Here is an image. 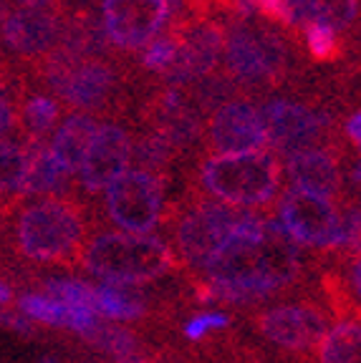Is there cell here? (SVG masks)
I'll use <instances>...</instances> for the list:
<instances>
[{
  "label": "cell",
  "mask_w": 361,
  "mask_h": 363,
  "mask_svg": "<svg viewBox=\"0 0 361 363\" xmlns=\"http://www.w3.org/2000/svg\"><path fill=\"white\" fill-rule=\"evenodd\" d=\"M298 250L281 222L240 215L208 260L212 301L245 303L273 293L296 275Z\"/></svg>",
  "instance_id": "6da1fadb"
},
{
  "label": "cell",
  "mask_w": 361,
  "mask_h": 363,
  "mask_svg": "<svg viewBox=\"0 0 361 363\" xmlns=\"http://www.w3.org/2000/svg\"><path fill=\"white\" fill-rule=\"evenodd\" d=\"M84 265L104 283L139 285L170 270L172 252L162 240L149 235L107 233L86 247Z\"/></svg>",
  "instance_id": "7a4b0ae2"
},
{
  "label": "cell",
  "mask_w": 361,
  "mask_h": 363,
  "mask_svg": "<svg viewBox=\"0 0 361 363\" xmlns=\"http://www.w3.org/2000/svg\"><path fill=\"white\" fill-rule=\"evenodd\" d=\"M203 184L230 207L266 204L278 189V164L263 149L220 154L203 167Z\"/></svg>",
  "instance_id": "3957f363"
},
{
  "label": "cell",
  "mask_w": 361,
  "mask_h": 363,
  "mask_svg": "<svg viewBox=\"0 0 361 363\" xmlns=\"http://www.w3.org/2000/svg\"><path fill=\"white\" fill-rule=\"evenodd\" d=\"M84 235L79 212L66 202H41L23 212L18 222L21 250L33 260L58 262L76 252Z\"/></svg>",
  "instance_id": "277c9868"
},
{
  "label": "cell",
  "mask_w": 361,
  "mask_h": 363,
  "mask_svg": "<svg viewBox=\"0 0 361 363\" xmlns=\"http://www.w3.org/2000/svg\"><path fill=\"white\" fill-rule=\"evenodd\" d=\"M162 182L144 169H126L107 187L109 217L126 233L147 235L162 217Z\"/></svg>",
  "instance_id": "5b68a950"
},
{
  "label": "cell",
  "mask_w": 361,
  "mask_h": 363,
  "mask_svg": "<svg viewBox=\"0 0 361 363\" xmlns=\"http://www.w3.org/2000/svg\"><path fill=\"white\" fill-rule=\"evenodd\" d=\"M281 227L301 245L341 247V215L328 197L291 189L281 199Z\"/></svg>",
  "instance_id": "8992f818"
},
{
  "label": "cell",
  "mask_w": 361,
  "mask_h": 363,
  "mask_svg": "<svg viewBox=\"0 0 361 363\" xmlns=\"http://www.w3.org/2000/svg\"><path fill=\"white\" fill-rule=\"evenodd\" d=\"M222 45L230 71L243 81L273 79L281 74L288 61L286 45L278 35L248 26H235Z\"/></svg>",
  "instance_id": "52a82bcc"
},
{
  "label": "cell",
  "mask_w": 361,
  "mask_h": 363,
  "mask_svg": "<svg viewBox=\"0 0 361 363\" xmlns=\"http://www.w3.org/2000/svg\"><path fill=\"white\" fill-rule=\"evenodd\" d=\"M172 11L162 0H104V33L122 48H139L154 40Z\"/></svg>",
  "instance_id": "ba28073f"
},
{
  "label": "cell",
  "mask_w": 361,
  "mask_h": 363,
  "mask_svg": "<svg viewBox=\"0 0 361 363\" xmlns=\"http://www.w3.org/2000/svg\"><path fill=\"white\" fill-rule=\"evenodd\" d=\"M240 220V212L230 204H203L192 210L177 230L182 255L192 265H208V260L220 247L222 240L232 230V225Z\"/></svg>",
  "instance_id": "9c48e42d"
},
{
  "label": "cell",
  "mask_w": 361,
  "mask_h": 363,
  "mask_svg": "<svg viewBox=\"0 0 361 363\" xmlns=\"http://www.w3.org/2000/svg\"><path fill=\"white\" fill-rule=\"evenodd\" d=\"M210 136L222 154L260 152L268 144L263 113L248 101L222 104L212 116Z\"/></svg>",
  "instance_id": "30bf717a"
},
{
  "label": "cell",
  "mask_w": 361,
  "mask_h": 363,
  "mask_svg": "<svg viewBox=\"0 0 361 363\" xmlns=\"http://www.w3.org/2000/svg\"><path fill=\"white\" fill-rule=\"evenodd\" d=\"M260 113L266 124L268 144H273L286 157L308 149V144L321 134L326 124L321 116L293 101H271Z\"/></svg>",
  "instance_id": "8fae6325"
},
{
  "label": "cell",
  "mask_w": 361,
  "mask_h": 363,
  "mask_svg": "<svg viewBox=\"0 0 361 363\" xmlns=\"http://www.w3.org/2000/svg\"><path fill=\"white\" fill-rule=\"evenodd\" d=\"M129 157L131 144L126 131L119 126H99L79 167L84 187L91 192L107 189L122 172H126Z\"/></svg>",
  "instance_id": "7c38bea8"
},
{
  "label": "cell",
  "mask_w": 361,
  "mask_h": 363,
  "mask_svg": "<svg viewBox=\"0 0 361 363\" xmlns=\"http://www.w3.org/2000/svg\"><path fill=\"white\" fill-rule=\"evenodd\" d=\"M48 76L58 94L74 106H96L99 101H104L114 81L112 71L104 63H74L61 58L51 63Z\"/></svg>",
  "instance_id": "4fadbf2b"
},
{
  "label": "cell",
  "mask_w": 361,
  "mask_h": 363,
  "mask_svg": "<svg viewBox=\"0 0 361 363\" xmlns=\"http://www.w3.org/2000/svg\"><path fill=\"white\" fill-rule=\"evenodd\" d=\"M260 328L273 343L286 348H308L326 333V323L316 311L301 306L273 308L263 315Z\"/></svg>",
  "instance_id": "5bb4252c"
},
{
  "label": "cell",
  "mask_w": 361,
  "mask_h": 363,
  "mask_svg": "<svg viewBox=\"0 0 361 363\" xmlns=\"http://www.w3.org/2000/svg\"><path fill=\"white\" fill-rule=\"evenodd\" d=\"M222 43L225 40H222V33L217 28L203 26V28L190 30L185 35V40H177L175 63L167 71H170L175 81L205 76L215 66L217 56H220Z\"/></svg>",
  "instance_id": "9a60e30c"
},
{
  "label": "cell",
  "mask_w": 361,
  "mask_h": 363,
  "mask_svg": "<svg viewBox=\"0 0 361 363\" xmlns=\"http://www.w3.org/2000/svg\"><path fill=\"white\" fill-rule=\"evenodd\" d=\"M8 45L21 53H41L56 40L58 21L43 8H21L11 13L3 26Z\"/></svg>",
  "instance_id": "2e32d148"
},
{
  "label": "cell",
  "mask_w": 361,
  "mask_h": 363,
  "mask_svg": "<svg viewBox=\"0 0 361 363\" xmlns=\"http://www.w3.org/2000/svg\"><path fill=\"white\" fill-rule=\"evenodd\" d=\"M21 313L26 318H33L38 323L48 325H63V328H71L76 333L86 335L94 330L96 313L86 306H76V303H63L51 295H23L21 298Z\"/></svg>",
  "instance_id": "e0dca14e"
},
{
  "label": "cell",
  "mask_w": 361,
  "mask_h": 363,
  "mask_svg": "<svg viewBox=\"0 0 361 363\" xmlns=\"http://www.w3.org/2000/svg\"><path fill=\"white\" fill-rule=\"evenodd\" d=\"M288 177L293 179L296 189L321 194V197H331L339 189V167L326 152H316V149L291 154Z\"/></svg>",
  "instance_id": "ac0fdd59"
},
{
  "label": "cell",
  "mask_w": 361,
  "mask_h": 363,
  "mask_svg": "<svg viewBox=\"0 0 361 363\" xmlns=\"http://www.w3.org/2000/svg\"><path fill=\"white\" fill-rule=\"evenodd\" d=\"M26 149V167H23V179L18 192L21 194H51L58 192L66 182V172L53 157L51 147L33 139Z\"/></svg>",
  "instance_id": "d6986e66"
},
{
  "label": "cell",
  "mask_w": 361,
  "mask_h": 363,
  "mask_svg": "<svg viewBox=\"0 0 361 363\" xmlns=\"http://www.w3.org/2000/svg\"><path fill=\"white\" fill-rule=\"evenodd\" d=\"M96 129H99V126L94 124L91 116H86V113H74V116H68L61 124V129L56 131L51 152H53V157L58 159V164L63 167L66 174L79 172L81 162H84V154H86V149H89L91 139H94Z\"/></svg>",
  "instance_id": "ffe728a7"
},
{
  "label": "cell",
  "mask_w": 361,
  "mask_h": 363,
  "mask_svg": "<svg viewBox=\"0 0 361 363\" xmlns=\"http://www.w3.org/2000/svg\"><path fill=\"white\" fill-rule=\"evenodd\" d=\"M94 313L109 320H134L144 313L141 298L129 290V285L104 283L94 290Z\"/></svg>",
  "instance_id": "44dd1931"
},
{
  "label": "cell",
  "mask_w": 361,
  "mask_h": 363,
  "mask_svg": "<svg viewBox=\"0 0 361 363\" xmlns=\"http://www.w3.org/2000/svg\"><path fill=\"white\" fill-rule=\"evenodd\" d=\"M361 330L356 323H339L321 335V363H359Z\"/></svg>",
  "instance_id": "7402d4cb"
},
{
  "label": "cell",
  "mask_w": 361,
  "mask_h": 363,
  "mask_svg": "<svg viewBox=\"0 0 361 363\" xmlns=\"http://www.w3.org/2000/svg\"><path fill=\"white\" fill-rule=\"evenodd\" d=\"M26 167V149L16 142L0 139V194L18 192Z\"/></svg>",
  "instance_id": "603a6c76"
},
{
  "label": "cell",
  "mask_w": 361,
  "mask_h": 363,
  "mask_svg": "<svg viewBox=\"0 0 361 363\" xmlns=\"http://www.w3.org/2000/svg\"><path fill=\"white\" fill-rule=\"evenodd\" d=\"M306 45H308L311 56L316 61H331L339 53V38H336V28L323 21H311L303 26Z\"/></svg>",
  "instance_id": "cb8c5ba5"
},
{
  "label": "cell",
  "mask_w": 361,
  "mask_h": 363,
  "mask_svg": "<svg viewBox=\"0 0 361 363\" xmlns=\"http://www.w3.org/2000/svg\"><path fill=\"white\" fill-rule=\"evenodd\" d=\"M94 290L84 280H71V278H53L45 283V295L58 298L63 303H76V306H86L94 311Z\"/></svg>",
  "instance_id": "d4e9b609"
},
{
  "label": "cell",
  "mask_w": 361,
  "mask_h": 363,
  "mask_svg": "<svg viewBox=\"0 0 361 363\" xmlns=\"http://www.w3.org/2000/svg\"><path fill=\"white\" fill-rule=\"evenodd\" d=\"M23 119H26V126L31 129L33 136H41L51 129L58 119V104L48 96H36L28 101L26 111H23Z\"/></svg>",
  "instance_id": "484cf974"
},
{
  "label": "cell",
  "mask_w": 361,
  "mask_h": 363,
  "mask_svg": "<svg viewBox=\"0 0 361 363\" xmlns=\"http://www.w3.org/2000/svg\"><path fill=\"white\" fill-rule=\"evenodd\" d=\"M86 338L94 343V346L104 348V351L114 353V356H129L131 348H134V340L126 330L117 328V325H102L96 323L91 333H86Z\"/></svg>",
  "instance_id": "4316f807"
},
{
  "label": "cell",
  "mask_w": 361,
  "mask_h": 363,
  "mask_svg": "<svg viewBox=\"0 0 361 363\" xmlns=\"http://www.w3.org/2000/svg\"><path fill=\"white\" fill-rule=\"evenodd\" d=\"M177 56V38H157L147 45V51L141 56L144 66L152 71H167L175 63Z\"/></svg>",
  "instance_id": "83f0119b"
},
{
  "label": "cell",
  "mask_w": 361,
  "mask_h": 363,
  "mask_svg": "<svg viewBox=\"0 0 361 363\" xmlns=\"http://www.w3.org/2000/svg\"><path fill=\"white\" fill-rule=\"evenodd\" d=\"M225 325H227V315H222V313H200V315H195L192 320H187L185 335L190 340H200L203 335H208L210 330L225 328Z\"/></svg>",
  "instance_id": "f1b7e54d"
},
{
  "label": "cell",
  "mask_w": 361,
  "mask_h": 363,
  "mask_svg": "<svg viewBox=\"0 0 361 363\" xmlns=\"http://www.w3.org/2000/svg\"><path fill=\"white\" fill-rule=\"evenodd\" d=\"M253 8L260 11L268 21L278 23H291V8H288V0H253Z\"/></svg>",
  "instance_id": "f546056e"
},
{
  "label": "cell",
  "mask_w": 361,
  "mask_h": 363,
  "mask_svg": "<svg viewBox=\"0 0 361 363\" xmlns=\"http://www.w3.org/2000/svg\"><path fill=\"white\" fill-rule=\"evenodd\" d=\"M139 159L144 164L154 167V164H162L164 157H167V142L164 139H149V142H141L139 149H136Z\"/></svg>",
  "instance_id": "4dcf8cb0"
},
{
  "label": "cell",
  "mask_w": 361,
  "mask_h": 363,
  "mask_svg": "<svg viewBox=\"0 0 361 363\" xmlns=\"http://www.w3.org/2000/svg\"><path fill=\"white\" fill-rule=\"evenodd\" d=\"M11 124H13V101L8 96L6 84L0 81V134L6 129H11Z\"/></svg>",
  "instance_id": "1f68e13d"
},
{
  "label": "cell",
  "mask_w": 361,
  "mask_h": 363,
  "mask_svg": "<svg viewBox=\"0 0 361 363\" xmlns=\"http://www.w3.org/2000/svg\"><path fill=\"white\" fill-rule=\"evenodd\" d=\"M0 325H6V328H13L18 330V333H31V323L26 315H16V313H0Z\"/></svg>",
  "instance_id": "d6a6232c"
},
{
  "label": "cell",
  "mask_w": 361,
  "mask_h": 363,
  "mask_svg": "<svg viewBox=\"0 0 361 363\" xmlns=\"http://www.w3.org/2000/svg\"><path fill=\"white\" fill-rule=\"evenodd\" d=\"M346 136H349L351 142L354 144H359V139H361V116L359 113H351V119H346Z\"/></svg>",
  "instance_id": "836d02e7"
},
{
  "label": "cell",
  "mask_w": 361,
  "mask_h": 363,
  "mask_svg": "<svg viewBox=\"0 0 361 363\" xmlns=\"http://www.w3.org/2000/svg\"><path fill=\"white\" fill-rule=\"evenodd\" d=\"M18 3H21L23 8H48V6H53V3H56V0H18Z\"/></svg>",
  "instance_id": "e575fe53"
},
{
  "label": "cell",
  "mask_w": 361,
  "mask_h": 363,
  "mask_svg": "<svg viewBox=\"0 0 361 363\" xmlns=\"http://www.w3.org/2000/svg\"><path fill=\"white\" fill-rule=\"evenodd\" d=\"M8 301H11V290L0 283V306H3V303H8Z\"/></svg>",
  "instance_id": "d590c367"
},
{
  "label": "cell",
  "mask_w": 361,
  "mask_h": 363,
  "mask_svg": "<svg viewBox=\"0 0 361 363\" xmlns=\"http://www.w3.org/2000/svg\"><path fill=\"white\" fill-rule=\"evenodd\" d=\"M41 363H56V361H53V358H45V361H41Z\"/></svg>",
  "instance_id": "8d00e7d4"
},
{
  "label": "cell",
  "mask_w": 361,
  "mask_h": 363,
  "mask_svg": "<svg viewBox=\"0 0 361 363\" xmlns=\"http://www.w3.org/2000/svg\"><path fill=\"white\" fill-rule=\"evenodd\" d=\"M131 363H136V361H131Z\"/></svg>",
  "instance_id": "74e56055"
}]
</instances>
